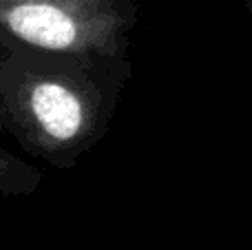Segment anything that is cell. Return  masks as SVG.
I'll return each mask as SVG.
<instances>
[{"mask_svg": "<svg viewBox=\"0 0 252 250\" xmlns=\"http://www.w3.org/2000/svg\"><path fill=\"white\" fill-rule=\"evenodd\" d=\"M130 25L126 0H0L2 33L64 56H120Z\"/></svg>", "mask_w": 252, "mask_h": 250, "instance_id": "1", "label": "cell"}, {"mask_svg": "<svg viewBox=\"0 0 252 250\" xmlns=\"http://www.w3.org/2000/svg\"><path fill=\"white\" fill-rule=\"evenodd\" d=\"M4 104L27 146L44 157H71L100 133L97 91L73 75L25 71L4 93Z\"/></svg>", "mask_w": 252, "mask_h": 250, "instance_id": "2", "label": "cell"}, {"mask_svg": "<svg viewBox=\"0 0 252 250\" xmlns=\"http://www.w3.org/2000/svg\"><path fill=\"white\" fill-rule=\"evenodd\" d=\"M38 180V173L22 166L16 157L0 149V193H20L29 190Z\"/></svg>", "mask_w": 252, "mask_h": 250, "instance_id": "3", "label": "cell"}, {"mask_svg": "<svg viewBox=\"0 0 252 250\" xmlns=\"http://www.w3.org/2000/svg\"><path fill=\"white\" fill-rule=\"evenodd\" d=\"M248 13H250V22H252V0H248Z\"/></svg>", "mask_w": 252, "mask_h": 250, "instance_id": "4", "label": "cell"}]
</instances>
